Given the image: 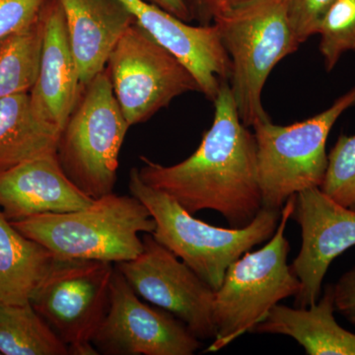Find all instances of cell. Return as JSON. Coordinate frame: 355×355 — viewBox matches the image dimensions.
I'll list each match as a JSON object with an SVG mask.
<instances>
[{
  "instance_id": "cell-4",
  "label": "cell",
  "mask_w": 355,
  "mask_h": 355,
  "mask_svg": "<svg viewBox=\"0 0 355 355\" xmlns=\"http://www.w3.org/2000/svg\"><path fill=\"white\" fill-rule=\"evenodd\" d=\"M128 188L130 195L139 198L153 216L154 239L214 291L221 286L230 265L272 237L282 217V210L263 207L245 227H216L198 220L167 193L144 183L137 168L130 170Z\"/></svg>"
},
{
  "instance_id": "cell-17",
  "label": "cell",
  "mask_w": 355,
  "mask_h": 355,
  "mask_svg": "<svg viewBox=\"0 0 355 355\" xmlns=\"http://www.w3.org/2000/svg\"><path fill=\"white\" fill-rule=\"evenodd\" d=\"M335 311L333 286H328L309 307L275 305L252 333L291 336L309 355H355V334L338 324Z\"/></svg>"
},
{
  "instance_id": "cell-21",
  "label": "cell",
  "mask_w": 355,
  "mask_h": 355,
  "mask_svg": "<svg viewBox=\"0 0 355 355\" xmlns=\"http://www.w3.org/2000/svg\"><path fill=\"white\" fill-rule=\"evenodd\" d=\"M43 39L42 12L29 27L0 39V98L31 91L38 76Z\"/></svg>"
},
{
  "instance_id": "cell-3",
  "label": "cell",
  "mask_w": 355,
  "mask_h": 355,
  "mask_svg": "<svg viewBox=\"0 0 355 355\" xmlns=\"http://www.w3.org/2000/svg\"><path fill=\"white\" fill-rule=\"evenodd\" d=\"M23 235L60 258L116 263L137 258L140 233L153 234L155 221L139 198L109 193L84 209L11 222Z\"/></svg>"
},
{
  "instance_id": "cell-16",
  "label": "cell",
  "mask_w": 355,
  "mask_h": 355,
  "mask_svg": "<svg viewBox=\"0 0 355 355\" xmlns=\"http://www.w3.org/2000/svg\"><path fill=\"white\" fill-rule=\"evenodd\" d=\"M81 85L106 67L135 17L120 0H60Z\"/></svg>"
},
{
  "instance_id": "cell-28",
  "label": "cell",
  "mask_w": 355,
  "mask_h": 355,
  "mask_svg": "<svg viewBox=\"0 0 355 355\" xmlns=\"http://www.w3.org/2000/svg\"><path fill=\"white\" fill-rule=\"evenodd\" d=\"M148 3L171 13L184 22H193V17L184 0H144Z\"/></svg>"
},
{
  "instance_id": "cell-1",
  "label": "cell",
  "mask_w": 355,
  "mask_h": 355,
  "mask_svg": "<svg viewBox=\"0 0 355 355\" xmlns=\"http://www.w3.org/2000/svg\"><path fill=\"white\" fill-rule=\"evenodd\" d=\"M214 104L211 127L190 157L164 166L141 156L137 169L144 183L190 214L214 210L230 227L242 228L263 209L256 139L240 119L230 84H222Z\"/></svg>"
},
{
  "instance_id": "cell-14",
  "label": "cell",
  "mask_w": 355,
  "mask_h": 355,
  "mask_svg": "<svg viewBox=\"0 0 355 355\" xmlns=\"http://www.w3.org/2000/svg\"><path fill=\"white\" fill-rule=\"evenodd\" d=\"M44 39L36 83L29 92L35 113L62 132L76 107L83 85L60 0L42 9Z\"/></svg>"
},
{
  "instance_id": "cell-24",
  "label": "cell",
  "mask_w": 355,
  "mask_h": 355,
  "mask_svg": "<svg viewBox=\"0 0 355 355\" xmlns=\"http://www.w3.org/2000/svg\"><path fill=\"white\" fill-rule=\"evenodd\" d=\"M336 0H288V19L299 44L317 35L324 14Z\"/></svg>"
},
{
  "instance_id": "cell-9",
  "label": "cell",
  "mask_w": 355,
  "mask_h": 355,
  "mask_svg": "<svg viewBox=\"0 0 355 355\" xmlns=\"http://www.w3.org/2000/svg\"><path fill=\"white\" fill-rule=\"evenodd\" d=\"M114 97L128 125L144 123L179 96L200 87L190 70L137 21L107 62Z\"/></svg>"
},
{
  "instance_id": "cell-29",
  "label": "cell",
  "mask_w": 355,
  "mask_h": 355,
  "mask_svg": "<svg viewBox=\"0 0 355 355\" xmlns=\"http://www.w3.org/2000/svg\"><path fill=\"white\" fill-rule=\"evenodd\" d=\"M237 1H240V0H217L216 10L220 6H228V4L235 3V2H237ZM214 13H216V12H214Z\"/></svg>"
},
{
  "instance_id": "cell-2",
  "label": "cell",
  "mask_w": 355,
  "mask_h": 355,
  "mask_svg": "<svg viewBox=\"0 0 355 355\" xmlns=\"http://www.w3.org/2000/svg\"><path fill=\"white\" fill-rule=\"evenodd\" d=\"M212 23L230 58V88L242 123L268 120L261 94L280 60L298 50L288 19V0H240L219 7Z\"/></svg>"
},
{
  "instance_id": "cell-7",
  "label": "cell",
  "mask_w": 355,
  "mask_h": 355,
  "mask_svg": "<svg viewBox=\"0 0 355 355\" xmlns=\"http://www.w3.org/2000/svg\"><path fill=\"white\" fill-rule=\"evenodd\" d=\"M355 106V86L321 113L289 125L270 119L253 125L263 207L282 210L292 196L323 184L327 140L340 116Z\"/></svg>"
},
{
  "instance_id": "cell-25",
  "label": "cell",
  "mask_w": 355,
  "mask_h": 355,
  "mask_svg": "<svg viewBox=\"0 0 355 355\" xmlns=\"http://www.w3.org/2000/svg\"><path fill=\"white\" fill-rule=\"evenodd\" d=\"M48 0H0V39L29 27Z\"/></svg>"
},
{
  "instance_id": "cell-20",
  "label": "cell",
  "mask_w": 355,
  "mask_h": 355,
  "mask_svg": "<svg viewBox=\"0 0 355 355\" xmlns=\"http://www.w3.org/2000/svg\"><path fill=\"white\" fill-rule=\"evenodd\" d=\"M0 354L69 355L31 303L0 306Z\"/></svg>"
},
{
  "instance_id": "cell-13",
  "label": "cell",
  "mask_w": 355,
  "mask_h": 355,
  "mask_svg": "<svg viewBox=\"0 0 355 355\" xmlns=\"http://www.w3.org/2000/svg\"><path fill=\"white\" fill-rule=\"evenodd\" d=\"M137 24L186 65L205 98L214 102L222 84L230 83L232 64L219 37L210 25L193 26L144 0H120Z\"/></svg>"
},
{
  "instance_id": "cell-6",
  "label": "cell",
  "mask_w": 355,
  "mask_h": 355,
  "mask_svg": "<svg viewBox=\"0 0 355 355\" xmlns=\"http://www.w3.org/2000/svg\"><path fill=\"white\" fill-rule=\"evenodd\" d=\"M130 128L105 67L83 86L57 146L62 171L93 200L114 193L119 156Z\"/></svg>"
},
{
  "instance_id": "cell-12",
  "label": "cell",
  "mask_w": 355,
  "mask_h": 355,
  "mask_svg": "<svg viewBox=\"0 0 355 355\" xmlns=\"http://www.w3.org/2000/svg\"><path fill=\"white\" fill-rule=\"evenodd\" d=\"M291 218L301 229L300 251L291 268L300 282L295 307L306 308L321 297L331 263L355 246V210L324 195L320 188L298 193Z\"/></svg>"
},
{
  "instance_id": "cell-26",
  "label": "cell",
  "mask_w": 355,
  "mask_h": 355,
  "mask_svg": "<svg viewBox=\"0 0 355 355\" xmlns=\"http://www.w3.org/2000/svg\"><path fill=\"white\" fill-rule=\"evenodd\" d=\"M334 305L355 327V266L343 273L333 286Z\"/></svg>"
},
{
  "instance_id": "cell-23",
  "label": "cell",
  "mask_w": 355,
  "mask_h": 355,
  "mask_svg": "<svg viewBox=\"0 0 355 355\" xmlns=\"http://www.w3.org/2000/svg\"><path fill=\"white\" fill-rule=\"evenodd\" d=\"M343 207L355 210V135H340L328 154V167L320 187Z\"/></svg>"
},
{
  "instance_id": "cell-18",
  "label": "cell",
  "mask_w": 355,
  "mask_h": 355,
  "mask_svg": "<svg viewBox=\"0 0 355 355\" xmlns=\"http://www.w3.org/2000/svg\"><path fill=\"white\" fill-rule=\"evenodd\" d=\"M57 258L23 235L0 210V306L31 303Z\"/></svg>"
},
{
  "instance_id": "cell-5",
  "label": "cell",
  "mask_w": 355,
  "mask_h": 355,
  "mask_svg": "<svg viewBox=\"0 0 355 355\" xmlns=\"http://www.w3.org/2000/svg\"><path fill=\"white\" fill-rule=\"evenodd\" d=\"M295 198L292 196L282 207L279 226L268 244L258 251H248L226 270L216 291L214 316L217 335L207 352H218L252 333L275 305L300 291V282L287 263L291 246L286 237Z\"/></svg>"
},
{
  "instance_id": "cell-22",
  "label": "cell",
  "mask_w": 355,
  "mask_h": 355,
  "mask_svg": "<svg viewBox=\"0 0 355 355\" xmlns=\"http://www.w3.org/2000/svg\"><path fill=\"white\" fill-rule=\"evenodd\" d=\"M320 53L330 72L347 51H355V0H336L318 28Z\"/></svg>"
},
{
  "instance_id": "cell-11",
  "label": "cell",
  "mask_w": 355,
  "mask_h": 355,
  "mask_svg": "<svg viewBox=\"0 0 355 355\" xmlns=\"http://www.w3.org/2000/svg\"><path fill=\"white\" fill-rule=\"evenodd\" d=\"M92 343L106 355H191L202 347L174 315L142 302L116 266L108 310Z\"/></svg>"
},
{
  "instance_id": "cell-27",
  "label": "cell",
  "mask_w": 355,
  "mask_h": 355,
  "mask_svg": "<svg viewBox=\"0 0 355 355\" xmlns=\"http://www.w3.org/2000/svg\"><path fill=\"white\" fill-rule=\"evenodd\" d=\"M193 17L198 25L212 24L216 10L217 0H184Z\"/></svg>"
},
{
  "instance_id": "cell-19",
  "label": "cell",
  "mask_w": 355,
  "mask_h": 355,
  "mask_svg": "<svg viewBox=\"0 0 355 355\" xmlns=\"http://www.w3.org/2000/svg\"><path fill=\"white\" fill-rule=\"evenodd\" d=\"M60 135L35 113L29 93L0 98V172L57 153Z\"/></svg>"
},
{
  "instance_id": "cell-15",
  "label": "cell",
  "mask_w": 355,
  "mask_h": 355,
  "mask_svg": "<svg viewBox=\"0 0 355 355\" xmlns=\"http://www.w3.org/2000/svg\"><path fill=\"white\" fill-rule=\"evenodd\" d=\"M92 202L62 171L57 153L0 172V210L10 222L74 211Z\"/></svg>"
},
{
  "instance_id": "cell-10",
  "label": "cell",
  "mask_w": 355,
  "mask_h": 355,
  "mask_svg": "<svg viewBox=\"0 0 355 355\" xmlns=\"http://www.w3.org/2000/svg\"><path fill=\"white\" fill-rule=\"evenodd\" d=\"M142 241L144 249L137 258L114 265L132 291L174 315L198 340H214L216 291L153 234L146 233Z\"/></svg>"
},
{
  "instance_id": "cell-8",
  "label": "cell",
  "mask_w": 355,
  "mask_h": 355,
  "mask_svg": "<svg viewBox=\"0 0 355 355\" xmlns=\"http://www.w3.org/2000/svg\"><path fill=\"white\" fill-rule=\"evenodd\" d=\"M114 265L58 257L31 300L70 355L99 354L92 340L108 310Z\"/></svg>"
}]
</instances>
